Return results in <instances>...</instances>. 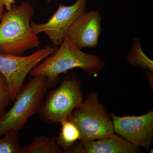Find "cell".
<instances>
[{
    "label": "cell",
    "instance_id": "17",
    "mask_svg": "<svg viewBox=\"0 0 153 153\" xmlns=\"http://www.w3.org/2000/svg\"><path fill=\"white\" fill-rule=\"evenodd\" d=\"M4 6L2 0H0V21H1V19L4 14Z\"/></svg>",
    "mask_w": 153,
    "mask_h": 153
},
{
    "label": "cell",
    "instance_id": "13",
    "mask_svg": "<svg viewBox=\"0 0 153 153\" xmlns=\"http://www.w3.org/2000/svg\"><path fill=\"white\" fill-rule=\"evenodd\" d=\"M128 62L134 67L141 66L144 69L153 71V61L143 51L139 38H134L131 48L127 55Z\"/></svg>",
    "mask_w": 153,
    "mask_h": 153
},
{
    "label": "cell",
    "instance_id": "5",
    "mask_svg": "<svg viewBox=\"0 0 153 153\" xmlns=\"http://www.w3.org/2000/svg\"><path fill=\"white\" fill-rule=\"evenodd\" d=\"M83 100L78 77L75 74H68L59 87L49 93L39 114L46 121L60 123L67 119Z\"/></svg>",
    "mask_w": 153,
    "mask_h": 153
},
{
    "label": "cell",
    "instance_id": "11",
    "mask_svg": "<svg viewBox=\"0 0 153 153\" xmlns=\"http://www.w3.org/2000/svg\"><path fill=\"white\" fill-rule=\"evenodd\" d=\"M63 152L56 142V137L36 136L32 143L22 147L20 153H61Z\"/></svg>",
    "mask_w": 153,
    "mask_h": 153
},
{
    "label": "cell",
    "instance_id": "3",
    "mask_svg": "<svg viewBox=\"0 0 153 153\" xmlns=\"http://www.w3.org/2000/svg\"><path fill=\"white\" fill-rule=\"evenodd\" d=\"M32 77L17 95L13 106L0 119V137L18 133L31 117L40 112L49 88L47 78L42 75Z\"/></svg>",
    "mask_w": 153,
    "mask_h": 153
},
{
    "label": "cell",
    "instance_id": "1",
    "mask_svg": "<svg viewBox=\"0 0 153 153\" xmlns=\"http://www.w3.org/2000/svg\"><path fill=\"white\" fill-rule=\"evenodd\" d=\"M35 15L33 5L26 1L13 4L4 13L0 24L1 53L21 56L40 45L41 41L30 25Z\"/></svg>",
    "mask_w": 153,
    "mask_h": 153
},
{
    "label": "cell",
    "instance_id": "10",
    "mask_svg": "<svg viewBox=\"0 0 153 153\" xmlns=\"http://www.w3.org/2000/svg\"><path fill=\"white\" fill-rule=\"evenodd\" d=\"M139 148L114 134L102 139L74 145L67 153H137L140 152Z\"/></svg>",
    "mask_w": 153,
    "mask_h": 153
},
{
    "label": "cell",
    "instance_id": "15",
    "mask_svg": "<svg viewBox=\"0 0 153 153\" xmlns=\"http://www.w3.org/2000/svg\"><path fill=\"white\" fill-rule=\"evenodd\" d=\"M11 100L7 81L0 72V119L6 113V108Z\"/></svg>",
    "mask_w": 153,
    "mask_h": 153
},
{
    "label": "cell",
    "instance_id": "14",
    "mask_svg": "<svg viewBox=\"0 0 153 153\" xmlns=\"http://www.w3.org/2000/svg\"><path fill=\"white\" fill-rule=\"evenodd\" d=\"M0 139V153H20L22 147L18 133H10Z\"/></svg>",
    "mask_w": 153,
    "mask_h": 153
},
{
    "label": "cell",
    "instance_id": "8",
    "mask_svg": "<svg viewBox=\"0 0 153 153\" xmlns=\"http://www.w3.org/2000/svg\"><path fill=\"white\" fill-rule=\"evenodd\" d=\"M114 133L137 147L149 148L153 139V111L140 116L110 114Z\"/></svg>",
    "mask_w": 153,
    "mask_h": 153
},
{
    "label": "cell",
    "instance_id": "12",
    "mask_svg": "<svg viewBox=\"0 0 153 153\" xmlns=\"http://www.w3.org/2000/svg\"><path fill=\"white\" fill-rule=\"evenodd\" d=\"M60 123L62 126L59 135L56 137V142L64 152L66 153L79 140L80 134L76 126L68 119L62 121Z\"/></svg>",
    "mask_w": 153,
    "mask_h": 153
},
{
    "label": "cell",
    "instance_id": "16",
    "mask_svg": "<svg viewBox=\"0 0 153 153\" xmlns=\"http://www.w3.org/2000/svg\"><path fill=\"white\" fill-rule=\"evenodd\" d=\"M47 2L50 3L53 0H46ZM4 6L5 7L7 11L9 10L10 9L11 7L15 2V0H2Z\"/></svg>",
    "mask_w": 153,
    "mask_h": 153
},
{
    "label": "cell",
    "instance_id": "7",
    "mask_svg": "<svg viewBox=\"0 0 153 153\" xmlns=\"http://www.w3.org/2000/svg\"><path fill=\"white\" fill-rule=\"evenodd\" d=\"M87 0H76L70 6L59 5L58 8L49 21L43 24L31 21V28L36 35L44 33L52 45L60 46L65 40L71 25L85 12Z\"/></svg>",
    "mask_w": 153,
    "mask_h": 153
},
{
    "label": "cell",
    "instance_id": "2",
    "mask_svg": "<svg viewBox=\"0 0 153 153\" xmlns=\"http://www.w3.org/2000/svg\"><path fill=\"white\" fill-rule=\"evenodd\" d=\"M105 66L104 60L96 55L82 52L68 36L59 49L38 63L30 71L32 76L42 75L47 78L48 87L56 85L59 75L75 68H82L90 76H94Z\"/></svg>",
    "mask_w": 153,
    "mask_h": 153
},
{
    "label": "cell",
    "instance_id": "4",
    "mask_svg": "<svg viewBox=\"0 0 153 153\" xmlns=\"http://www.w3.org/2000/svg\"><path fill=\"white\" fill-rule=\"evenodd\" d=\"M68 120L76 126L82 143L108 137L114 134L112 119L95 92L88 94L71 112Z\"/></svg>",
    "mask_w": 153,
    "mask_h": 153
},
{
    "label": "cell",
    "instance_id": "6",
    "mask_svg": "<svg viewBox=\"0 0 153 153\" xmlns=\"http://www.w3.org/2000/svg\"><path fill=\"white\" fill-rule=\"evenodd\" d=\"M54 47L53 45H47L26 56H14L0 52V72L8 83L11 100H15L31 70L55 52Z\"/></svg>",
    "mask_w": 153,
    "mask_h": 153
},
{
    "label": "cell",
    "instance_id": "9",
    "mask_svg": "<svg viewBox=\"0 0 153 153\" xmlns=\"http://www.w3.org/2000/svg\"><path fill=\"white\" fill-rule=\"evenodd\" d=\"M102 32L101 16L98 11L84 12L73 23L67 33L78 49L96 48Z\"/></svg>",
    "mask_w": 153,
    "mask_h": 153
}]
</instances>
